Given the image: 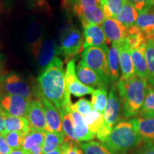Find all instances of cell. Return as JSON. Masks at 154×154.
Instances as JSON below:
<instances>
[{"label": "cell", "mask_w": 154, "mask_h": 154, "mask_svg": "<svg viewBox=\"0 0 154 154\" xmlns=\"http://www.w3.org/2000/svg\"><path fill=\"white\" fill-rule=\"evenodd\" d=\"M66 139L64 133L45 131V140L43 146L42 154L53 151L59 148Z\"/></svg>", "instance_id": "30"}, {"label": "cell", "mask_w": 154, "mask_h": 154, "mask_svg": "<svg viewBox=\"0 0 154 154\" xmlns=\"http://www.w3.org/2000/svg\"><path fill=\"white\" fill-rule=\"evenodd\" d=\"M37 1H38V2H41V0H37Z\"/></svg>", "instance_id": "49"}, {"label": "cell", "mask_w": 154, "mask_h": 154, "mask_svg": "<svg viewBox=\"0 0 154 154\" xmlns=\"http://www.w3.org/2000/svg\"><path fill=\"white\" fill-rule=\"evenodd\" d=\"M126 0H101L100 4L106 17L116 18L122 10Z\"/></svg>", "instance_id": "32"}, {"label": "cell", "mask_w": 154, "mask_h": 154, "mask_svg": "<svg viewBox=\"0 0 154 154\" xmlns=\"http://www.w3.org/2000/svg\"><path fill=\"white\" fill-rule=\"evenodd\" d=\"M24 135L22 132L12 131L5 135V139L9 148L12 150L22 149Z\"/></svg>", "instance_id": "36"}, {"label": "cell", "mask_w": 154, "mask_h": 154, "mask_svg": "<svg viewBox=\"0 0 154 154\" xmlns=\"http://www.w3.org/2000/svg\"><path fill=\"white\" fill-rule=\"evenodd\" d=\"M5 112L4 111L0 114V135L3 134L5 130Z\"/></svg>", "instance_id": "43"}, {"label": "cell", "mask_w": 154, "mask_h": 154, "mask_svg": "<svg viewBox=\"0 0 154 154\" xmlns=\"http://www.w3.org/2000/svg\"><path fill=\"white\" fill-rule=\"evenodd\" d=\"M81 61L97 73L106 86H108L111 84L109 68V47L107 44L101 47H90L84 49Z\"/></svg>", "instance_id": "4"}, {"label": "cell", "mask_w": 154, "mask_h": 154, "mask_svg": "<svg viewBox=\"0 0 154 154\" xmlns=\"http://www.w3.org/2000/svg\"><path fill=\"white\" fill-rule=\"evenodd\" d=\"M115 85L122 103L124 116L126 119L137 116L145 98L147 80L136 75L126 80L119 79Z\"/></svg>", "instance_id": "2"}, {"label": "cell", "mask_w": 154, "mask_h": 154, "mask_svg": "<svg viewBox=\"0 0 154 154\" xmlns=\"http://www.w3.org/2000/svg\"><path fill=\"white\" fill-rule=\"evenodd\" d=\"M119 63L121 72L120 79L126 80L136 76L128 40L119 46Z\"/></svg>", "instance_id": "19"}, {"label": "cell", "mask_w": 154, "mask_h": 154, "mask_svg": "<svg viewBox=\"0 0 154 154\" xmlns=\"http://www.w3.org/2000/svg\"><path fill=\"white\" fill-rule=\"evenodd\" d=\"M71 113L72 115L73 123H74V132L79 142L89 141L95 138L96 135L89 130L84 116L77 112L72 106L71 107Z\"/></svg>", "instance_id": "20"}, {"label": "cell", "mask_w": 154, "mask_h": 154, "mask_svg": "<svg viewBox=\"0 0 154 154\" xmlns=\"http://www.w3.org/2000/svg\"><path fill=\"white\" fill-rule=\"evenodd\" d=\"M2 55L1 53H0V68L2 67Z\"/></svg>", "instance_id": "45"}, {"label": "cell", "mask_w": 154, "mask_h": 154, "mask_svg": "<svg viewBox=\"0 0 154 154\" xmlns=\"http://www.w3.org/2000/svg\"><path fill=\"white\" fill-rule=\"evenodd\" d=\"M31 100L22 96L3 94L0 96V106L7 114L17 117H25Z\"/></svg>", "instance_id": "7"}, {"label": "cell", "mask_w": 154, "mask_h": 154, "mask_svg": "<svg viewBox=\"0 0 154 154\" xmlns=\"http://www.w3.org/2000/svg\"><path fill=\"white\" fill-rule=\"evenodd\" d=\"M58 55H59V49L54 40L51 37L44 36L36 58L38 66L43 70Z\"/></svg>", "instance_id": "15"}, {"label": "cell", "mask_w": 154, "mask_h": 154, "mask_svg": "<svg viewBox=\"0 0 154 154\" xmlns=\"http://www.w3.org/2000/svg\"><path fill=\"white\" fill-rule=\"evenodd\" d=\"M138 16V11L136 8L131 4L126 2L120 14L115 19L121 24L124 25L126 28H130L136 25Z\"/></svg>", "instance_id": "28"}, {"label": "cell", "mask_w": 154, "mask_h": 154, "mask_svg": "<svg viewBox=\"0 0 154 154\" xmlns=\"http://www.w3.org/2000/svg\"><path fill=\"white\" fill-rule=\"evenodd\" d=\"M83 29L84 49L90 47H101L109 42L100 25L88 24Z\"/></svg>", "instance_id": "16"}, {"label": "cell", "mask_w": 154, "mask_h": 154, "mask_svg": "<svg viewBox=\"0 0 154 154\" xmlns=\"http://www.w3.org/2000/svg\"><path fill=\"white\" fill-rule=\"evenodd\" d=\"M57 45L59 55L63 56L65 60H75L74 58L84 49V37L76 26L68 25L59 32Z\"/></svg>", "instance_id": "5"}, {"label": "cell", "mask_w": 154, "mask_h": 154, "mask_svg": "<svg viewBox=\"0 0 154 154\" xmlns=\"http://www.w3.org/2000/svg\"><path fill=\"white\" fill-rule=\"evenodd\" d=\"M108 101L107 87L98 88L92 94L91 103L94 110L103 114Z\"/></svg>", "instance_id": "33"}, {"label": "cell", "mask_w": 154, "mask_h": 154, "mask_svg": "<svg viewBox=\"0 0 154 154\" xmlns=\"http://www.w3.org/2000/svg\"><path fill=\"white\" fill-rule=\"evenodd\" d=\"M136 26L149 38L154 36V7L149 11L138 12Z\"/></svg>", "instance_id": "25"}, {"label": "cell", "mask_w": 154, "mask_h": 154, "mask_svg": "<svg viewBox=\"0 0 154 154\" xmlns=\"http://www.w3.org/2000/svg\"><path fill=\"white\" fill-rule=\"evenodd\" d=\"M84 118L89 130L96 135L98 139L103 143L111 133L106 126L103 114L94 109Z\"/></svg>", "instance_id": "14"}, {"label": "cell", "mask_w": 154, "mask_h": 154, "mask_svg": "<svg viewBox=\"0 0 154 154\" xmlns=\"http://www.w3.org/2000/svg\"><path fill=\"white\" fill-rule=\"evenodd\" d=\"M149 38H151V39L152 40V41H153V44H154V36H151V37H150Z\"/></svg>", "instance_id": "46"}, {"label": "cell", "mask_w": 154, "mask_h": 154, "mask_svg": "<svg viewBox=\"0 0 154 154\" xmlns=\"http://www.w3.org/2000/svg\"><path fill=\"white\" fill-rule=\"evenodd\" d=\"M0 90L4 94L22 96L32 99V90L27 82L19 74L11 72L0 76Z\"/></svg>", "instance_id": "6"}, {"label": "cell", "mask_w": 154, "mask_h": 154, "mask_svg": "<svg viewBox=\"0 0 154 154\" xmlns=\"http://www.w3.org/2000/svg\"><path fill=\"white\" fill-rule=\"evenodd\" d=\"M26 119L32 128L49 131L42 104L38 99H32L29 104Z\"/></svg>", "instance_id": "13"}, {"label": "cell", "mask_w": 154, "mask_h": 154, "mask_svg": "<svg viewBox=\"0 0 154 154\" xmlns=\"http://www.w3.org/2000/svg\"><path fill=\"white\" fill-rule=\"evenodd\" d=\"M142 140L144 141H154V118L143 119L134 117L130 119Z\"/></svg>", "instance_id": "21"}, {"label": "cell", "mask_w": 154, "mask_h": 154, "mask_svg": "<svg viewBox=\"0 0 154 154\" xmlns=\"http://www.w3.org/2000/svg\"><path fill=\"white\" fill-rule=\"evenodd\" d=\"M30 128L29 122L25 117H17L5 113V130L3 135L5 136L9 132L18 131L26 134Z\"/></svg>", "instance_id": "23"}, {"label": "cell", "mask_w": 154, "mask_h": 154, "mask_svg": "<svg viewBox=\"0 0 154 154\" xmlns=\"http://www.w3.org/2000/svg\"><path fill=\"white\" fill-rule=\"evenodd\" d=\"M121 102L116 85L110 89L106 109L103 113L106 126L110 131L118 123L121 111Z\"/></svg>", "instance_id": "9"}, {"label": "cell", "mask_w": 154, "mask_h": 154, "mask_svg": "<svg viewBox=\"0 0 154 154\" xmlns=\"http://www.w3.org/2000/svg\"><path fill=\"white\" fill-rule=\"evenodd\" d=\"M126 2L134 6L138 12H143L153 8L152 0H126Z\"/></svg>", "instance_id": "38"}, {"label": "cell", "mask_w": 154, "mask_h": 154, "mask_svg": "<svg viewBox=\"0 0 154 154\" xmlns=\"http://www.w3.org/2000/svg\"><path fill=\"white\" fill-rule=\"evenodd\" d=\"M146 44L132 47L130 48L131 56L134 64L135 74L140 78L148 80L149 72H148L147 63L146 59Z\"/></svg>", "instance_id": "17"}, {"label": "cell", "mask_w": 154, "mask_h": 154, "mask_svg": "<svg viewBox=\"0 0 154 154\" xmlns=\"http://www.w3.org/2000/svg\"><path fill=\"white\" fill-rule=\"evenodd\" d=\"M101 5L99 0H63V6L78 17L86 9Z\"/></svg>", "instance_id": "29"}, {"label": "cell", "mask_w": 154, "mask_h": 154, "mask_svg": "<svg viewBox=\"0 0 154 154\" xmlns=\"http://www.w3.org/2000/svg\"><path fill=\"white\" fill-rule=\"evenodd\" d=\"M9 154H28V153L22 148V149L13 150Z\"/></svg>", "instance_id": "44"}, {"label": "cell", "mask_w": 154, "mask_h": 154, "mask_svg": "<svg viewBox=\"0 0 154 154\" xmlns=\"http://www.w3.org/2000/svg\"><path fill=\"white\" fill-rule=\"evenodd\" d=\"M12 151L6 141L5 136L3 134L0 135V154H9Z\"/></svg>", "instance_id": "41"}, {"label": "cell", "mask_w": 154, "mask_h": 154, "mask_svg": "<svg viewBox=\"0 0 154 154\" xmlns=\"http://www.w3.org/2000/svg\"><path fill=\"white\" fill-rule=\"evenodd\" d=\"M72 106L83 116H85L86 115L94 110L91 102H89L86 99H80L74 104H72Z\"/></svg>", "instance_id": "37"}, {"label": "cell", "mask_w": 154, "mask_h": 154, "mask_svg": "<svg viewBox=\"0 0 154 154\" xmlns=\"http://www.w3.org/2000/svg\"><path fill=\"white\" fill-rule=\"evenodd\" d=\"M64 154H84L82 150L79 148V143L73 141L66 137L64 141Z\"/></svg>", "instance_id": "39"}, {"label": "cell", "mask_w": 154, "mask_h": 154, "mask_svg": "<svg viewBox=\"0 0 154 154\" xmlns=\"http://www.w3.org/2000/svg\"><path fill=\"white\" fill-rule=\"evenodd\" d=\"M152 2H153V7H154V0H152Z\"/></svg>", "instance_id": "48"}, {"label": "cell", "mask_w": 154, "mask_h": 154, "mask_svg": "<svg viewBox=\"0 0 154 154\" xmlns=\"http://www.w3.org/2000/svg\"><path fill=\"white\" fill-rule=\"evenodd\" d=\"M79 146L84 154H113L103 143L94 140L81 143Z\"/></svg>", "instance_id": "34"}, {"label": "cell", "mask_w": 154, "mask_h": 154, "mask_svg": "<svg viewBox=\"0 0 154 154\" xmlns=\"http://www.w3.org/2000/svg\"><path fill=\"white\" fill-rule=\"evenodd\" d=\"M44 154H64V144L63 143L59 148H57V149L53 150V151H49L48 152V153Z\"/></svg>", "instance_id": "42"}, {"label": "cell", "mask_w": 154, "mask_h": 154, "mask_svg": "<svg viewBox=\"0 0 154 154\" xmlns=\"http://www.w3.org/2000/svg\"><path fill=\"white\" fill-rule=\"evenodd\" d=\"M146 59L149 72L147 82H154V44L151 38H149L146 45Z\"/></svg>", "instance_id": "35"}, {"label": "cell", "mask_w": 154, "mask_h": 154, "mask_svg": "<svg viewBox=\"0 0 154 154\" xmlns=\"http://www.w3.org/2000/svg\"><path fill=\"white\" fill-rule=\"evenodd\" d=\"M111 44L109 49V68L111 82L116 84L120 77L119 47L115 44Z\"/></svg>", "instance_id": "26"}, {"label": "cell", "mask_w": 154, "mask_h": 154, "mask_svg": "<svg viewBox=\"0 0 154 154\" xmlns=\"http://www.w3.org/2000/svg\"><path fill=\"white\" fill-rule=\"evenodd\" d=\"M153 143H154V141H153Z\"/></svg>", "instance_id": "51"}, {"label": "cell", "mask_w": 154, "mask_h": 154, "mask_svg": "<svg viewBox=\"0 0 154 154\" xmlns=\"http://www.w3.org/2000/svg\"><path fill=\"white\" fill-rule=\"evenodd\" d=\"M65 82H66V91L76 97L93 94L94 88L82 84L78 79L76 74L75 60H72L67 63L66 70L65 73Z\"/></svg>", "instance_id": "8"}, {"label": "cell", "mask_w": 154, "mask_h": 154, "mask_svg": "<svg viewBox=\"0 0 154 154\" xmlns=\"http://www.w3.org/2000/svg\"><path fill=\"white\" fill-rule=\"evenodd\" d=\"M36 96L40 100L42 104L49 131L62 132L61 119L58 109L51 101L42 96L38 90L36 91Z\"/></svg>", "instance_id": "11"}, {"label": "cell", "mask_w": 154, "mask_h": 154, "mask_svg": "<svg viewBox=\"0 0 154 154\" xmlns=\"http://www.w3.org/2000/svg\"><path fill=\"white\" fill-rule=\"evenodd\" d=\"M76 76L78 79L84 85L91 87H107L103 80L97 73L88 67L82 61L79 62L76 66Z\"/></svg>", "instance_id": "18"}, {"label": "cell", "mask_w": 154, "mask_h": 154, "mask_svg": "<svg viewBox=\"0 0 154 154\" xmlns=\"http://www.w3.org/2000/svg\"><path fill=\"white\" fill-rule=\"evenodd\" d=\"M136 154H154V143L153 141H146Z\"/></svg>", "instance_id": "40"}, {"label": "cell", "mask_w": 154, "mask_h": 154, "mask_svg": "<svg viewBox=\"0 0 154 154\" xmlns=\"http://www.w3.org/2000/svg\"><path fill=\"white\" fill-rule=\"evenodd\" d=\"M38 91L51 101L58 111L71 109L72 103L69 91H66L65 72L63 61L59 57H55L44 69L37 78Z\"/></svg>", "instance_id": "1"}, {"label": "cell", "mask_w": 154, "mask_h": 154, "mask_svg": "<svg viewBox=\"0 0 154 154\" xmlns=\"http://www.w3.org/2000/svg\"><path fill=\"white\" fill-rule=\"evenodd\" d=\"M61 119L62 131L64 133L66 137L73 141L79 143L77 140L74 132V123H73L72 115L71 113V109H63L59 111Z\"/></svg>", "instance_id": "31"}, {"label": "cell", "mask_w": 154, "mask_h": 154, "mask_svg": "<svg viewBox=\"0 0 154 154\" xmlns=\"http://www.w3.org/2000/svg\"><path fill=\"white\" fill-rule=\"evenodd\" d=\"M83 27L88 24L100 25L106 18L101 5L86 9L78 16Z\"/></svg>", "instance_id": "22"}, {"label": "cell", "mask_w": 154, "mask_h": 154, "mask_svg": "<svg viewBox=\"0 0 154 154\" xmlns=\"http://www.w3.org/2000/svg\"><path fill=\"white\" fill-rule=\"evenodd\" d=\"M138 117L143 119L154 118V82H147L145 98Z\"/></svg>", "instance_id": "24"}, {"label": "cell", "mask_w": 154, "mask_h": 154, "mask_svg": "<svg viewBox=\"0 0 154 154\" xmlns=\"http://www.w3.org/2000/svg\"><path fill=\"white\" fill-rule=\"evenodd\" d=\"M44 38V28L42 23L38 20H32L29 24L25 33V39L28 45V49L34 58L37 54Z\"/></svg>", "instance_id": "12"}, {"label": "cell", "mask_w": 154, "mask_h": 154, "mask_svg": "<svg viewBox=\"0 0 154 154\" xmlns=\"http://www.w3.org/2000/svg\"><path fill=\"white\" fill-rule=\"evenodd\" d=\"M45 140V131L36 129L30 127L29 130L24 135L22 149L26 152L38 146H44Z\"/></svg>", "instance_id": "27"}, {"label": "cell", "mask_w": 154, "mask_h": 154, "mask_svg": "<svg viewBox=\"0 0 154 154\" xmlns=\"http://www.w3.org/2000/svg\"><path fill=\"white\" fill-rule=\"evenodd\" d=\"M108 42L120 46L127 40V28L114 18L106 17L101 24Z\"/></svg>", "instance_id": "10"}, {"label": "cell", "mask_w": 154, "mask_h": 154, "mask_svg": "<svg viewBox=\"0 0 154 154\" xmlns=\"http://www.w3.org/2000/svg\"><path fill=\"white\" fill-rule=\"evenodd\" d=\"M142 140L134 125L128 120L117 123L103 143L113 154H123L136 147Z\"/></svg>", "instance_id": "3"}, {"label": "cell", "mask_w": 154, "mask_h": 154, "mask_svg": "<svg viewBox=\"0 0 154 154\" xmlns=\"http://www.w3.org/2000/svg\"><path fill=\"white\" fill-rule=\"evenodd\" d=\"M100 1H101V0H99V2H100Z\"/></svg>", "instance_id": "50"}, {"label": "cell", "mask_w": 154, "mask_h": 154, "mask_svg": "<svg viewBox=\"0 0 154 154\" xmlns=\"http://www.w3.org/2000/svg\"><path fill=\"white\" fill-rule=\"evenodd\" d=\"M2 111H3L2 109V108H1V106H0V114H1V113H2Z\"/></svg>", "instance_id": "47"}]
</instances>
